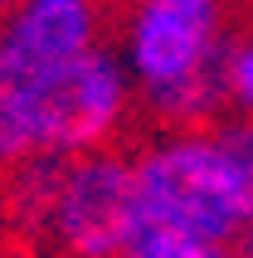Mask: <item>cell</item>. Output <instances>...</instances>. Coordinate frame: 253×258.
<instances>
[{
  "label": "cell",
  "instance_id": "obj_1",
  "mask_svg": "<svg viewBox=\"0 0 253 258\" xmlns=\"http://www.w3.org/2000/svg\"><path fill=\"white\" fill-rule=\"evenodd\" d=\"M229 0H122L112 49L122 58L137 112L156 132H205L224 122L219 63L229 49Z\"/></svg>",
  "mask_w": 253,
  "mask_h": 258
},
{
  "label": "cell",
  "instance_id": "obj_2",
  "mask_svg": "<svg viewBox=\"0 0 253 258\" xmlns=\"http://www.w3.org/2000/svg\"><path fill=\"white\" fill-rule=\"evenodd\" d=\"M137 117V93L112 44L34 83H0V180L29 161L112 151Z\"/></svg>",
  "mask_w": 253,
  "mask_h": 258
},
{
  "label": "cell",
  "instance_id": "obj_3",
  "mask_svg": "<svg viewBox=\"0 0 253 258\" xmlns=\"http://www.w3.org/2000/svg\"><path fill=\"white\" fill-rule=\"evenodd\" d=\"M146 224L185 234L214 253H234L248 229V190L224 132H151L126 151Z\"/></svg>",
  "mask_w": 253,
  "mask_h": 258
},
{
  "label": "cell",
  "instance_id": "obj_4",
  "mask_svg": "<svg viewBox=\"0 0 253 258\" xmlns=\"http://www.w3.org/2000/svg\"><path fill=\"white\" fill-rule=\"evenodd\" d=\"M141 224L137 180L122 146L58 161L49 175L34 239L44 258H122Z\"/></svg>",
  "mask_w": 253,
  "mask_h": 258
},
{
  "label": "cell",
  "instance_id": "obj_5",
  "mask_svg": "<svg viewBox=\"0 0 253 258\" xmlns=\"http://www.w3.org/2000/svg\"><path fill=\"white\" fill-rule=\"evenodd\" d=\"M112 0H15L0 15V83H34L112 44Z\"/></svg>",
  "mask_w": 253,
  "mask_h": 258
},
{
  "label": "cell",
  "instance_id": "obj_6",
  "mask_svg": "<svg viewBox=\"0 0 253 258\" xmlns=\"http://www.w3.org/2000/svg\"><path fill=\"white\" fill-rule=\"evenodd\" d=\"M219 88H224V117L253 122V25L229 34L224 63H219Z\"/></svg>",
  "mask_w": 253,
  "mask_h": 258
},
{
  "label": "cell",
  "instance_id": "obj_7",
  "mask_svg": "<svg viewBox=\"0 0 253 258\" xmlns=\"http://www.w3.org/2000/svg\"><path fill=\"white\" fill-rule=\"evenodd\" d=\"M122 258H219V253L195 244V239H185V234H170L161 224H146L141 219L137 234H132V244L122 248Z\"/></svg>",
  "mask_w": 253,
  "mask_h": 258
},
{
  "label": "cell",
  "instance_id": "obj_8",
  "mask_svg": "<svg viewBox=\"0 0 253 258\" xmlns=\"http://www.w3.org/2000/svg\"><path fill=\"white\" fill-rule=\"evenodd\" d=\"M219 132H224L229 151H234V161H239V171H243V190H248V229H243V253H253V122H234V117H224V122H219Z\"/></svg>",
  "mask_w": 253,
  "mask_h": 258
},
{
  "label": "cell",
  "instance_id": "obj_9",
  "mask_svg": "<svg viewBox=\"0 0 253 258\" xmlns=\"http://www.w3.org/2000/svg\"><path fill=\"white\" fill-rule=\"evenodd\" d=\"M219 258H253V253H219Z\"/></svg>",
  "mask_w": 253,
  "mask_h": 258
},
{
  "label": "cell",
  "instance_id": "obj_10",
  "mask_svg": "<svg viewBox=\"0 0 253 258\" xmlns=\"http://www.w3.org/2000/svg\"><path fill=\"white\" fill-rule=\"evenodd\" d=\"M10 5H15V0H0V15H5V10H10Z\"/></svg>",
  "mask_w": 253,
  "mask_h": 258
},
{
  "label": "cell",
  "instance_id": "obj_11",
  "mask_svg": "<svg viewBox=\"0 0 253 258\" xmlns=\"http://www.w3.org/2000/svg\"><path fill=\"white\" fill-rule=\"evenodd\" d=\"M29 258H44V253H29Z\"/></svg>",
  "mask_w": 253,
  "mask_h": 258
}]
</instances>
